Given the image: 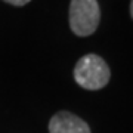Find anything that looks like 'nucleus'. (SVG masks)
Masks as SVG:
<instances>
[{
	"instance_id": "nucleus-1",
	"label": "nucleus",
	"mask_w": 133,
	"mask_h": 133,
	"mask_svg": "<svg viewBox=\"0 0 133 133\" xmlns=\"http://www.w3.org/2000/svg\"><path fill=\"white\" fill-rule=\"evenodd\" d=\"M109 78V66L95 53L84 55L74 66V80L86 90H99L108 84Z\"/></svg>"
},
{
	"instance_id": "nucleus-2",
	"label": "nucleus",
	"mask_w": 133,
	"mask_h": 133,
	"mask_svg": "<svg viewBox=\"0 0 133 133\" xmlns=\"http://www.w3.org/2000/svg\"><path fill=\"white\" fill-rule=\"evenodd\" d=\"M70 28L78 37L93 34L101 22V9L98 0H71L70 10Z\"/></svg>"
},
{
	"instance_id": "nucleus-3",
	"label": "nucleus",
	"mask_w": 133,
	"mask_h": 133,
	"mask_svg": "<svg viewBox=\"0 0 133 133\" xmlns=\"http://www.w3.org/2000/svg\"><path fill=\"white\" fill-rule=\"evenodd\" d=\"M49 133H92L89 124L68 111H59L49 121Z\"/></svg>"
},
{
	"instance_id": "nucleus-4",
	"label": "nucleus",
	"mask_w": 133,
	"mask_h": 133,
	"mask_svg": "<svg viewBox=\"0 0 133 133\" xmlns=\"http://www.w3.org/2000/svg\"><path fill=\"white\" fill-rule=\"evenodd\" d=\"M6 3H9L12 6H25L27 3H30L31 0H3Z\"/></svg>"
},
{
	"instance_id": "nucleus-5",
	"label": "nucleus",
	"mask_w": 133,
	"mask_h": 133,
	"mask_svg": "<svg viewBox=\"0 0 133 133\" xmlns=\"http://www.w3.org/2000/svg\"><path fill=\"white\" fill-rule=\"evenodd\" d=\"M130 16L133 18V0L130 2Z\"/></svg>"
}]
</instances>
